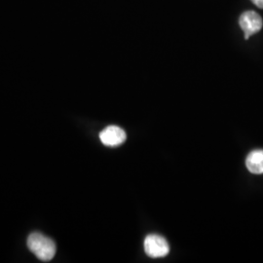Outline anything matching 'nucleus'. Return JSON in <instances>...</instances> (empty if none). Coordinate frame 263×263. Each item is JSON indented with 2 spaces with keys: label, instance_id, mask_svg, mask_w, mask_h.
<instances>
[{
  "label": "nucleus",
  "instance_id": "nucleus-1",
  "mask_svg": "<svg viewBox=\"0 0 263 263\" xmlns=\"http://www.w3.org/2000/svg\"><path fill=\"white\" fill-rule=\"evenodd\" d=\"M28 247L29 251L42 261H50L56 254L55 242L39 232L28 236Z\"/></svg>",
  "mask_w": 263,
  "mask_h": 263
},
{
  "label": "nucleus",
  "instance_id": "nucleus-2",
  "mask_svg": "<svg viewBox=\"0 0 263 263\" xmlns=\"http://www.w3.org/2000/svg\"><path fill=\"white\" fill-rule=\"evenodd\" d=\"M144 251L152 258L164 257L169 254V244L162 236L152 234L144 240Z\"/></svg>",
  "mask_w": 263,
  "mask_h": 263
},
{
  "label": "nucleus",
  "instance_id": "nucleus-3",
  "mask_svg": "<svg viewBox=\"0 0 263 263\" xmlns=\"http://www.w3.org/2000/svg\"><path fill=\"white\" fill-rule=\"evenodd\" d=\"M239 25L244 31L245 39L248 40L262 28V18L254 11H246L240 16Z\"/></svg>",
  "mask_w": 263,
  "mask_h": 263
},
{
  "label": "nucleus",
  "instance_id": "nucleus-4",
  "mask_svg": "<svg viewBox=\"0 0 263 263\" xmlns=\"http://www.w3.org/2000/svg\"><path fill=\"white\" fill-rule=\"evenodd\" d=\"M101 141L106 146H118L127 139L125 131L118 126H108L100 134Z\"/></svg>",
  "mask_w": 263,
  "mask_h": 263
},
{
  "label": "nucleus",
  "instance_id": "nucleus-5",
  "mask_svg": "<svg viewBox=\"0 0 263 263\" xmlns=\"http://www.w3.org/2000/svg\"><path fill=\"white\" fill-rule=\"evenodd\" d=\"M246 166L252 174L262 175L263 174V149H255L252 151L247 159Z\"/></svg>",
  "mask_w": 263,
  "mask_h": 263
},
{
  "label": "nucleus",
  "instance_id": "nucleus-6",
  "mask_svg": "<svg viewBox=\"0 0 263 263\" xmlns=\"http://www.w3.org/2000/svg\"><path fill=\"white\" fill-rule=\"evenodd\" d=\"M254 3L255 6H257L258 8L263 9V0H251Z\"/></svg>",
  "mask_w": 263,
  "mask_h": 263
}]
</instances>
